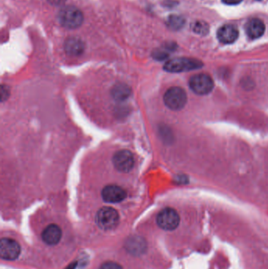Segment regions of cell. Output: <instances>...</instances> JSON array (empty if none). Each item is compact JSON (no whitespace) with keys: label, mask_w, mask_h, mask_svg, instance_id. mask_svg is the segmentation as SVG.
Masks as SVG:
<instances>
[{"label":"cell","mask_w":268,"mask_h":269,"mask_svg":"<svg viewBox=\"0 0 268 269\" xmlns=\"http://www.w3.org/2000/svg\"><path fill=\"white\" fill-rule=\"evenodd\" d=\"M238 28L233 25H222L217 32V38L224 44H231L238 39Z\"/></svg>","instance_id":"obj_10"},{"label":"cell","mask_w":268,"mask_h":269,"mask_svg":"<svg viewBox=\"0 0 268 269\" xmlns=\"http://www.w3.org/2000/svg\"><path fill=\"white\" fill-rule=\"evenodd\" d=\"M164 104L170 110H181L187 104V93L182 87H170L164 94Z\"/></svg>","instance_id":"obj_4"},{"label":"cell","mask_w":268,"mask_h":269,"mask_svg":"<svg viewBox=\"0 0 268 269\" xmlns=\"http://www.w3.org/2000/svg\"><path fill=\"white\" fill-rule=\"evenodd\" d=\"M58 18L61 25L69 29H75L81 26L84 19L83 12L74 6L62 7Z\"/></svg>","instance_id":"obj_1"},{"label":"cell","mask_w":268,"mask_h":269,"mask_svg":"<svg viewBox=\"0 0 268 269\" xmlns=\"http://www.w3.org/2000/svg\"><path fill=\"white\" fill-rule=\"evenodd\" d=\"M65 51L70 56H79L84 52L85 45L83 41L79 38H69L65 42Z\"/></svg>","instance_id":"obj_14"},{"label":"cell","mask_w":268,"mask_h":269,"mask_svg":"<svg viewBox=\"0 0 268 269\" xmlns=\"http://www.w3.org/2000/svg\"><path fill=\"white\" fill-rule=\"evenodd\" d=\"M100 269H123V267L116 262L107 261L102 264Z\"/></svg>","instance_id":"obj_18"},{"label":"cell","mask_w":268,"mask_h":269,"mask_svg":"<svg viewBox=\"0 0 268 269\" xmlns=\"http://www.w3.org/2000/svg\"><path fill=\"white\" fill-rule=\"evenodd\" d=\"M202 66V62L197 59L177 58L166 62L164 69L169 73H182L200 69Z\"/></svg>","instance_id":"obj_3"},{"label":"cell","mask_w":268,"mask_h":269,"mask_svg":"<svg viewBox=\"0 0 268 269\" xmlns=\"http://www.w3.org/2000/svg\"><path fill=\"white\" fill-rule=\"evenodd\" d=\"M102 198L108 203H118L127 198V192L117 185H108L102 191Z\"/></svg>","instance_id":"obj_9"},{"label":"cell","mask_w":268,"mask_h":269,"mask_svg":"<svg viewBox=\"0 0 268 269\" xmlns=\"http://www.w3.org/2000/svg\"><path fill=\"white\" fill-rule=\"evenodd\" d=\"M96 221L99 229L104 231L113 230L118 225L120 216L116 209L106 206L98 211Z\"/></svg>","instance_id":"obj_2"},{"label":"cell","mask_w":268,"mask_h":269,"mask_svg":"<svg viewBox=\"0 0 268 269\" xmlns=\"http://www.w3.org/2000/svg\"><path fill=\"white\" fill-rule=\"evenodd\" d=\"M113 163L119 172H129L134 167V156L131 151L121 150L113 155Z\"/></svg>","instance_id":"obj_7"},{"label":"cell","mask_w":268,"mask_h":269,"mask_svg":"<svg viewBox=\"0 0 268 269\" xmlns=\"http://www.w3.org/2000/svg\"><path fill=\"white\" fill-rule=\"evenodd\" d=\"M125 248L131 254L140 255L147 249V243L143 238L132 236L126 241Z\"/></svg>","instance_id":"obj_13"},{"label":"cell","mask_w":268,"mask_h":269,"mask_svg":"<svg viewBox=\"0 0 268 269\" xmlns=\"http://www.w3.org/2000/svg\"><path fill=\"white\" fill-rule=\"evenodd\" d=\"M245 32L251 39L261 37L265 32L264 23L258 18H252L245 25Z\"/></svg>","instance_id":"obj_12"},{"label":"cell","mask_w":268,"mask_h":269,"mask_svg":"<svg viewBox=\"0 0 268 269\" xmlns=\"http://www.w3.org/2000/svg\"><path fill=\"white\" fill-rule=\"evenodd\" d=\"M190 87L194 93L204 96L212 92L214 87L213 80L211 76L204 73L194 75L190 80Z\"/></svg>","instance_id":"obj_6"},{"label":"cell","mask_w":268,"mask_h":269,"mask_svg":"<svg viewBox=\"0 0 268 269\" xmlns=\"http://www.w3.org/2000/svg\"><path fill=\"white\" fill-rule=\"evenodd\" d=\"M257 1H261V0H257Z\"/></svg>","instance_id":"obj_21"},{"label":"cell","mask_w":268,"mask_h":269,"mask_svg":"<svg viewBox=\"0 0 268 269\" xmlns=\"http://www.w3.org/2000/svg\"><path fill=\"white\" fill-rule=\"evenodd\" d=\"M111 95L115 100L124 101L131 95V89L125 83H117L113 86Z\"/></svg>","instance_id":"obj_15"},{"label":"cell","mask_w":268,"mask_h":269,"mask_svg":"<svg viewBox=\"0 0 268 269\" xmlns=\"http://www.w3.org/2000/svg\"><path fill=\"white\" fill-rule=\"evenodd\" d=\"M180 215L172 208L162 209L157 216V225L165 231L175 230L180 225Z\"/></svg>","instance_id":"obj_5"},{"label":"cell","mask_w":268,"mask_h":269,"mask_svg":"<svg viewBox=\"0 0 268 269\" xmlns=\"http://www.w3.org/2000/svg\"><path fill=\"white\" fill-rule=\"evenodd\" d=\"M62 232L60 227L57 225H50L42 233V239L45 243L50 246H55L60 242Z\"/></svg>","instance_id":"obj_11"},{"label":"cell","mask_w":268,"mask_h":269,"mask_svg":"<svg viewBox=\"0 0 268 269\" xmlns=\"http://www.w3.org/2000/svg\"><path fill=\"white\" fill-rule=\"evenodd\" d=\"M222 1L227 5H237L241 4L243 0H222Z\"/></svg>","instance_id":"obj_20"},{"label":"cell","mask_w":268,"mask_h":269,"mask_svg":"<svg viewBox=\"0 0 268 269\" xmlns=\"http://www.w3.org/2000/svg\"><path fill=\"white\" fill-rule=\"evenodd\" d=\"M51 5L58 7V6H62L66 2V0H48Z\"/></svg>","instance_id":"obj_19"},{"label":"cell","mask_w":268,"mask_h":269,"mask_svg":"<svg viewBox=\"0 0 268 269\" xmlns=\"http://www.w3.org/2000/svg\"><path fill=\"white\" fill-rule=\"evenodd\" d=\"M208 30H209V27L208 24L204 21H197L196 23H194L193 25V31L199 35H206Z\"/></svg>","instance_id":"obj_17"},{"label":"cell","mask_w":268,"mask_h":269,"mask_svg":"<svg viewBox=\"0 0 268 269\" xmlns=\"http://www.w3.org/2000/svg\"><path fill=\"white\" fill-rule=\"evenodd\" d=\"M184 18L177 16V15H172L168 18V25L170 28L174 29V30H178L180 28H182L184 26Z\"/></svg>","instance_id":"obj_16"},{"label":"cell","mask_w":268,"mask_h":269,"mask_svg":"<svg viewBox=\"0 0 268 269\" xmlns=\"http://www.w3.org/2000/svg\"><path fill=\"white\" fill-rule=\"evenodd\" d=\"M21 253V246L14 239L4 238L0 242V256L4 260H13Z\"/></svg>","instance_id":"obj_8"}]
</instances>
